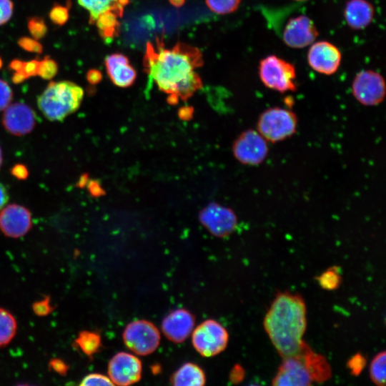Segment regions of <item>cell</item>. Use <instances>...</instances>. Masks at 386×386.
<instances>
[{
    "instance_id": "obj_2",
    "label": "cell",
    "mask_w": 386,
    "mask_h": 386,
    "mask_svg": "<svg viewBox=\"0 0 386 386\" xmlns=\"http://www.w3.org/2000/svg\"><path fill=\"white\" fill-rule=\"evenodd\" d=\"M264 328L278 354L283 358L297 354L307 328V309L302 297L279 292L263 321Z\"/></svg>"
},
{
    "instance_id": "obj_20",
    "label": "cell",
    "mask_w": 386,
    "mask_h": 386,
    "mask_svg": "<svg viewBox=\"0 0 386 386\" xmlns=\"http://www.w3.org/2000/svg\"><path fill=\"white\" fill-rule=\"evenodd\" d=\"M310 372L313 382L322 383L332 377L331 367L327 359L315 352L304 342L299 351Z\"/></svg>"
},
{
    "instance_id": "obj_4",
    "label": "cell",
    "mask_w": 386,
    "mask_h": 386,
    "mask_svg": "<svg viewBox=\"0 0 386 386\" xmlns=\"http://www.w3.org/2000/svg\"><path fill=\"white\" fill-rule=\"evenodd\" d=\"M258 73L262 83L268 89L280 93L297 90L295 65L276 55L261 59Z\"/></svg>"
},
{
    "instance_id": "obj_3",
    "label": "cell",
    "mask_w": 386,
    "mask_h": 386,
    "mask_svg": "<svg viewBox=\"0 0 386 386\" xmlns=\"http://www.w3.org/2000/svg\"><path fill=\"white\" fill-rule=\"evenodd\" d=\"M84 90L71 81L50 82L37 98V105L43 115L51 122H60L80 107Z\"/></svg>"
},
{
    "instance_id": "obj_13",
    "label": "cell",
    "mask_w": 386,
    "mask_h": 386,
    "mask_svg": "<svg viewBox=\"0 0 386 386\" xmlns=\"http://www.w3.org/2000/svg\"><path fill=\"white\" fill-rule=\"evenodd\" d=\"M142 366L135 355L120 352L114 355L109 362V377L114 385H129L138 382L142 375Z\"/></svg>"
},
{
    "instance_id": "obj_41",
    "label": "cell",
    "mask_w": 386,
    "mask_h": 386,
    "mask_svg": "<svg viewBox=\"0 0 386 386\" xmlns=\"http://www.w3.org/2000/svg\"><path fill=\"white\" fill-rule=\"evenodd\" d=\"M244 376V371L242 368L239 367V366H237L236 368L233 370L232 373V380H234L236 382L240 381Z\"/></svg>"
},
{
    "instance_id": "obj_16",
    "label": "cell",
    "mask_w": 386,
    "mask_h": 386,
    "mask_svg": "<svg viewBox=\"0 0 386 386\" xmlns=\"http://www.w3.org/2000/svg\"><path fill=\"white\" fill-rule=\"evenodd\" d=\"M5 129L15 136H24L30 133L36 124V114L27 104L16 102L9 104L2 117Z\"/></svg>"
},
{
    "instance_id": "obj_12",
    "label": "cell",
    "mask_w": 386,
    "mask_h": 386,
    "mask_svg": "<svg viewBox=\"0 0 386 386\" xmlns=\"http://www.w3.org/2000/svg\"><path fill=\"white\" fill-rule=\"evenodd\" d=\"M307 59L310 66L316 72L332 75L338 70L341 64L342 54L331 42L318 41L310 46Z\"/></svg>"
},
{
    "instance_id": "obj_17",
    "label": "cell",
    "mask_w": 386,
    "mask_h": 386,
    "mask_svg": "<svg viewBox=\"0 0 386 386\" xmlns=\"http://www.w3.org/2000/svg\"><path fill=\"white\" fill-rule=\"evenodd\" d=\"M194 317L188 310L177 309L168 314L162 320V330L170 341L184 342L192 332Z\"/></svg>"
},
{
    "instance_id": "obj_25",
    "label": "cell",
    "mask_w": 386,
    "mask_h": 386,
    "mask_svg": "<svg viewBox=\"0 0 386 386\" xmlns=\"http://www.w3.org/2000/svg\"><path fill=\"white\" fill-rule=\"evenodd\" d=\"M370 376L372 381L379 386L385 385L386 352L377 353L372 360L370 366Z\"/></svg>"
},
{
    "instance_id": "obj_34",
    "label": "cell",
    "mask_w": 386,
    "mask_h": 386,
    "mask_svg": "<svg viewBox=\"0 0 386 386\" xmlns=\"http://www.w3.org/2000/svg\"><path fill=\"white\" fill-rule=\"evenodd\" d=\"M13 92L6 81L0 79V112L4 110L11 103Z\"/></svg>"
},
{
    "instance_id": "obj_46",
    "label": "cell",
    "mask_w": 386,
    "mask_h": 386,
    "mask_svg": "<svg viewBox=\"0 0 386 386\" xmlns=\"http://www.w3.org/2000/svg\"><path fill=\"white\" fill-rule=\"evenodd\" d=\"M2 161H3L2 151H1V149L0 147V169H1V164H2Z\"/></svg>"
},
{
    "instance_id": "obj_21",
    "label": "cell",
    "mask_w": 386,
    "mask_h": 386,
    "mask_svg": "<svg viewBox=\"0 0 386 386\" xmlns=\"http://www.w3.org/2000/svg\"><path fill=\"white\" fill-rule=\"evenodd\" d=\"M79 4L89 14L90 23H94L101 15L113 12L121 16L129 0H77Z\"/></svg>"
},
{
    "instance_id": "obj_7",
    "label": "cell",
    "mask_w": 386,
    "mask_h": 386,
    "mask_svg": "<svg viewBox=\"0 0 386 386\" xmlns=\"http://www.w3.org/2000/svg\"><path fill=\"white\" fill-rule=\"evenodd\" d=\"M123 340L132 352L139 355H148L157 349L161 337L159 330L153 323L139 320L126 326Z\"/></svg>"
},
{
    "instance_id": "obj_44",
    "label": "cell",
    "mask_w": 386,
    "mask_h": 386,
    "mask_svg": "<svg viewBox=\"0 0 386 386\" xmlns=\"http://www.w3.org/2000/svg\"><path fill=\"white\" fill-rule=\"evenodd\" d=\"M99 185L96 183L92 182L90 184V191L92 193L93 195H99L101 194V187H99Z\"/></svg>"
},
{
    "instance_id": "obj_30",
    "label": "cell",
    "mask_w": 386,
    "mask_h": 386,
    "mask_svg": "<svg viewBox=\"0 0 386 386\" xmlns=\"http://www.w3.org/2000/svg\"><path fill=\"white\" fill-rule=\"evenodd\" d=\"M28 29L32 37L40 39L45 36L47 27L44 21L39 17H32L28 21Z\"/></svg>"
},
{
    "instance_id": "obj_19",
    "label": "cell",
    "mask_w": 386,
    "mask_h": 386,
    "mask_svg": "<svg viewBox=\"0 0 386 386\" xmlns=\"http://www.w3.org/2000/svg\"><path fill=\"white\" fill-rule=\"evenodd\" d=\"M343 14L349 27L355 30H362L372 21L375 10L372 4L367 0H348Z\"/></svg>"
},
{
    "instance_id": "obj_35",
    "label": "cell",
    "mask_w": 386,
    "mask_h": 386,
    "mask_svg": "<svg viewBox=\"0 0 386 386\" xmlns=\"http://www.w3.org/2000/svg\"><path fill=\"white\" fill-rule=\"evenodd\" d=\"M13 9V2L11 0H0V26L11 19Z\"/></svg>"
},
{
    "instance_id": "obj_47",
    "label": "cell",
    "mask_w": 386,
    "mask_h": 386,
    "mask_svg": "<svg viewBox=\"0 0 386 386\" xmlns=\"http://www.w3.org/2000/svg\"><path fill=\"white\" fill-rule=\"evenodd\" d=\"M1 66H2V61H1V59L0 57V69H1Z\"/></svg>"
},
{
    "instance_id": "obj_38",
    "label": "cell",
    "mask_w": 386,
    "mask_h": 386,
    "mask_svg": "<svg viewBox=\"0 0 386 386\" xmlns=\"http://www.w3.org/2000/svg\"><path fill=\"white\" fill-rule=\"evenodd\" d=\"M102 74L97 69H90L86 74L87 81L92 84L99 83L102 80Z\"/></svg>"
},
{
    "instance_id": "obj_43",
    "label": "cell",
    "mask_w": 386,
    "mask_h": 386,
    "mask_svg": "<svg viewBox=\"0 0 386 386\" xmlns=\"http://www.w3.org/2000/svg\"><path fill=\"white\" fill-rule=\"evenodd\" d=\"M192 113V107H183L179 110V117L182 119H187L189 117H191Z\"/></svg>"
},
{
    "instance_id": "obj_27",
    "label": "cell",
    "mask_w": 386,
    "mask_h": 386,
    "mask_svg": "<svg viewBox=\"0 0 386 386\" xmlns=\"http://www.w3.org/2000/svg\"><path fill=\"white\" fill-rule=\"evenodd\" d=\"M322 288L327 290H336L341 284L342 277L337 267H332L324 271L317 278Z\"/></svg>"
},
{
    "instance_id": "obj_31",
    "label": "cell",
    "mask_w": 386,
    "mask_h": 386,
    "mask_svg": "<svg viewBox=\"0 0 386 386\" xmlns=\"http://www.w3.org/2000/svg\"><path fill=\"white\" fill-rule=\"evenodd\" d=\"M80 385H114L110 378L103 374L91 373L85 376Z\"/></svg>"
},
{
    "instance_id": "obj_11",
    "label": "cell",
    "mask_w": 386,
    "mask_h": 386,
    "mask_svg": "<svg viewBox=\"0 0 386 386\" xmlns=\"http://www.w3.org/2000/svg\"><path fill=\"white\" fill-rule=\"evenodd\" d=\"M318 31L314 21L306 15L290 18L282 30V40L289 47L303 49L315 41Z\"/></svg>"
},
{
    "instance_id": "obj_45",
    "label": "cell",
    "mask_w": 386,
    "mask_h": 386,
    "mask_svg": "<svg viewBox=\"0 0 386 386\" xmlns=\"http://www.w3.org/2000/svg\"><path fill=\"white\" fill-rule=\"evenodd\" d=\"M169 1L173 6L176 7H179L182 6L185 2V0H169Z\"/></svg>"
},
{
    "instance_id": "obj_10",
    "label": "cell",
    "mask_w": 386,
    "mask_h": 386,
    "mask_svg": "<svg viewBox=\"0 0 386 386\" xmlns=\"http://www.w3.org/2000/svg\"><path fill=\"white\" fill-rule=\"evenodd\" d=\"M199 219L211 234L218 237L228 236L237 226L234 212L216 202H212L202 209Z\"/></svg>"
},
{
    "instance_id": "obj_14",
    "label": "cell",
    "mask_w": 386,
    "mask_h": 386,
    "mask_svg": "<svg viewBox=\"0 0 386 386\" xmlns=\"http://www.w3.org/2000/svg\"><path fill=\"white\" fill-rule=\"evenodd\" d=\"M313 383L307 367L298 352L283 360L272 381L277 386H308Z\"/></svg>"
},
{
    "instance_id": "obj_32",
    "label": "cell",
    "mask_w": 386,
    "mask_h": 386,
    "mask_svg": "<svg viewBox=\"0 0 386 386\" xmlns=\"http://www.w3.org/2000/svg\"><path fill=\"white\" fill-rule=\"evenodd\" d=\"M51 21L56 25L64 24L69 18V12L66 7L55 4L49 12Z\"/></svg>"
},
{
    "instance_id": "obj_26",
    "label": "cell",
    "mask_w": 386,
    "mask_h": 386,
    "mask_svg": "<svg viewBox=\"0 0 386 386\" xmlns=\"http://www.w3.org/2000/svg\"><path fill=\"white\" fill-rule=\"evenodd\" d=\"M119 17L113 12H107L95 21V24L102 37H113L119 25L117 18Z\"/></svg>"
},
{
    "instance_id": "obj_48",
    "label": "cell",
    "mask_w": 386,
    "mask_h": 386,
    "mask_svg": "<svg viewBox=\"0 0 386 386\" xmlns=\"http://www.w3.org/2000/svg\"><path fill=\"white\" fill-rule=\"evenodd\" d=\"M293 1H307V0H293Z\"/></svg>"
},
{
    "instance_id": "obj_36",
    "label": "cell",
    "mask_w": 386,
    "mask_h": 386,
    "mask_svg": "<svg viewBox=\"0 0 386 386\" xmlns=\"http://www.w3.org/2000/svg\"><path fill=\"white\" fill-rule=\"evenodd\" d=\"M18 43L21 48L28 51L36 53H41L42 51V46L34 38L21 37L19 39Z\"/></svg>"
},
{
    "instance_id": "obj_15",
    "label": "cell",
    "mask_w": 386,
    "mask_h": 386,
    "mask_svg": "<svg viewBox=\"0 0 386 386\" xmlns=\"http://www.w3.org/2000/svg\"><path fill=\"white\" fill-rule=\"evenodd\" d=\"M31 225V212L21 205L11 204L0 210V230L6 237H23Z\"/></svg>"
},
{
    "instance_id": "obj_22",
    "label": "cell",
    "mask_w": 386,
    "mask_h": 386,
    "mask_svg": "<svg viewBox=\"0 0 386 386\" xmlns=\"http://www.w3.org/2000/svg\"><path fill=\"white\" fill-rule=\"evenodd\" d=\"M171 382L176 386H201L205 384L206 377L199 366L187 362L174 373Z\"/></svg>"
},
{
    "instance_id": "obj_23",
    "label": "cell",
    "mask_w": 386,
    "mask_h": 386,
    "mask_svg": "<svg viewBox=\"0 0 386 386\" xmlns=\"http://www.w3.org/2000/svg\"><path fill=\"white\" fill-rule=\"evenodd\" d=\"M17 324L14 317L0 307V347L8 345L15 336Z\"/></svg>"
},
{
    "instance_id": "obj_8",
    "label": "cell",
    "mask_w": 386,
    "mask_h": 386,
    "mask_svg": "<svg viewBox=\"0 0 386 386\" xmlns=\"http://www.w3.org/2000/svg\"><path fill=\"white\" fill-rule=\"evenodd\" d=\"M352 93L355 99L364 106L372 107L382 102L386 94L383 76L377 71L364 69L355 76Z\"/></svg>"
},
{
    "instance_id": "obj_9",
    "label": "cell",
    "mask_w": 386,
    "mask_h": 386,
    "mask_svg": "<svg viewBox=\"0 0 386 386\" xmlns=\"http://www.w3.org/2000/svg\"><path fill=\"white\" fill-rule=\"evenodd\" d=\"M232 152L241 164L259 165L267 157V141L256 130L249 129L242 132L232 145Z\"/></svg>"
},
{
    "instance_id": "obj_6",
    "label": "cell",
    "mask_w": 386,
    "mask_h": 386,
    "mask_svg": "<svg viewBox=\"0 0 386 386\" xmlns=\"http://www.w3.org/2000/svg\"><path fill=\"white\" fill-rule=\"evenodd\" d=\"M192 342L196 351L209 357L222 352L229 340L227 330L214 320H207L192 331Z\"/></svg>"
},
{
    "instance_id": "obj_5",
    "label": "cell",
    "mask_w": 386,
    "mask_h": 386,
    "mask_svg": "<svg viewBox=\"0 0 386 386\" xmlns=\"http://www.w3.org/2000/svg\"><path fill=\"white\" fill-rule=\"evenodd\" d=\"M297 126V115L287 109L271 107L259 115L257 132L267 141L272 143L283 141L292 137Z\"/></svg>"
},
{
    "instance_id": "obj_24",
    "label": "cell",
    "mask_w": 386,
    "mask_h": 386,
    "mask_svg": "<svg viewBox=\"0 0 386 386\" xmlns=\"http://www.w3.org/2000/svg\"><path fill=\"white\" fill-rule=\"evenodd\" d=\"M75 342L76 346L88 356L98 352L102 345L100 335L91 331L81 332Z\"/></svg>"
},
{
    "instance_id": "obj_33",
    "label": "cell",
    "mask_w": 386,
    "mask_h": 386,
    "mask_svg": "<svg viewBox=\"0 0 386 386\" xmlns=\"http://www.w3.org/2000/svg\"><path fill=\"white\" fill-rule=\"evenodd\" d=\"M366 365L365 357L360 353L353 355L347 362V367L352 375H359Z\"/></svg>"
},
{
    "instance_id": "obj_39",
    "label": "cell",
    "mask_w": 386,
    "mask_h": 386,
    "mask_svg": "<svg viewBox=\"0 0 386 386\" xmlns=\"http://www.w3.org/2000/svg\"><path fill=\"white\" fill-rule=\"evenodd\" d=\"M9 199V196L5 186L0 182V210L4 208Z\"/></svg>"
},
{
    "instance_id": "obj_1",
    "label": "cell",
    "mask_w": 386,
    "mask_h": 386,
    "mask_svg": "<svg viewBox=\"0 0 386 386\" xmlns=\"http://www.w3.org/2000/svg\"><path fill=\"white\" fill-rule=\"evenodd\" d=\"M202 54L195 47L183 43L172 49L164 48L162 43L154 47L147 44L144 65L150 80L169 94L187 100L202 84L194 69L202 65Z\"/></svg>"
},
{
    "instance_id": "obj_28",
    "label": "cell",
    "mask_w": 386,
    "mask_h": 386,
    "mask_svg": "<svg viewBox=\"0 0 386 386\" xmlns=\"http://www.w3.org/2000/svg\"><path fill=\"white\" fill-rule=\"evenodd\" d=\"M208 7L218 14H228L239 7L241 0H206Z\"/></svg>"
},
{
    "instance_id": "obj_42",
    "label": "cell",
    "mask_w": 386,
    "mask_h": 386,
    "mask_svg": "<svg viewBox=\"0 0 386 386\" xmlns=\"http://www.w3.org/2000/svg\"><path fill=\"white\" fill-rule=\"evenodd\" d=\"M51 365H53L54 369L58 372H60V369L61 370V372H64L66 371V365L64 362L59 360H54L53 362H51Z\"/></svg>"
},
{
    "instance_id": "obj_29",
    "label": "cell",
    "mask_w": 386,
    "mask_h": 386,
    "mask_svg": "<svg viewBox=\"0 0 386 386\" xmlns=\"http://www.w3.org/2000/svg\"><path fill=\"white\" fill-rule=\"evenodd\" d=\"M58 65L56 62L49 56H45L39 61L38 76L44 79H51L57 73Z\"/></svg>"
},
{
    "instance_id": "obj_37",
    "label": "cell",
    "mask_w": 386,
    "mask_h": 386,
    "mask_svg": "<svg viewBox=\"0 0 386 386\" xmlns=\"http://www.w3.org/2000/svg\"><path fill=\"white\" fill-rule=\"evenodd\" d=\"M11 173L14 177L20 180L26 179L29 175L27 168L21 164L14 165L11 168Z\"/></svg>"
},
{
    "instance_id": "obj_18",
    "label": "cell",
    "mask_w": 386,
    "mask_h": 386,
    "mask_svg": "<svg viewBox=\"0 0 386 386\" xmlns=\"http://www.w3.org/2000/svg\"><path fill=\"white\" fill-rule=\"evenodd\" d=\"M105 65L112 81L119 87H128L135 81L137 73L130 65L128 58L122 54L107 56Z\"/></svg>"
},
{
    "instance_id": "obj_40",
    "label": "cell",
    "mask_w": 386,
    "mask_h": 386,
    "mask_svg": "<svg viewBox=\"0 0 386 386\" xmlns=\"http://www.w3.org/2000/svg\"><path fill=\"white\" fill-rule=\"evenodd\" d=\"M37 314L45 315L49 311L48 303L46 302H36L34 307Z\"/></svg>"
}]
</instances>
